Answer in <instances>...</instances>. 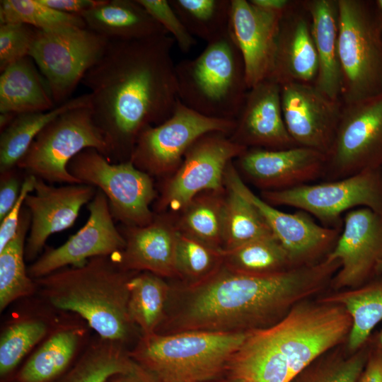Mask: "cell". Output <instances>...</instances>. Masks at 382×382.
Instances as JSON below:
<instances>
[{"mask_svg": "<svg viewBox=\"0 0 382 382\" xmlns=\"http://www.w3.org/2000/svg\"><path fill=\"white\" fill-rule=\"evenodd\" d=\"M382 168V95L344 105L323 181Z\"/></svg>", "mask_w": 382, "mask_h": 382, "instance_id": "cell-13", "label": "cell"}, {"mask_svg": "<svg viewBox=\"0 0 382 382\" xmlns=\"http://www.w3.org/2000/svg\"><path fill=\"white\" fill-rule=\"evenodd\" d=\"M248 149L226 134L212 132L199 137L163 185L158 209L180 212L197 195L224 190L228 165Z\"/></svg>", "mask_w": 382, "mask_h": 382, "instance_id": "cell-14", "label": "cell"}, {"mask_svg": "<svg viewBox=\"0 0 382 382\" xmlns=\"http://www.w3.org/2000/svg\"><path fill=\"white\" fill-rule=\"evenodd\" d=\"M376 1H377V4H378L381 12H382V0H376Z\"/></svg>", "mask_w": 382, "mask_h": 382, "instance_id": "cell-53", "label": "cell"}, {"mask_svg": "<svg viewBox=\"0 0 382 382\" xmlns=\"http://www.w3.org/2000/svg\"><path fill=\"white\" fill-rule=\"evenodd\" d=\"M260 197L273 207H294L325 227L342 229L343 216L350 210L367 207L382 215V168L288 190L262 191Z\"/></svg>", "mask_w": 382, "mask_h": 382, "instance_id": "cell-10", "label": "cell"}, {"mask_svg": "<svg viewBox=\"0 0 382 382\" xmlns=\"http://www.w3.org/2000/svg\"><path fill=\"white\" fill-rule=\"evenodd\" d=\"M223 263L233 271L253 275L272 274L293 268L286 250L272 234L223 251Z\"/></svg>", "mask_w": 382, "mask_h": 382, "instance_id": "cell-35", "label": "cell"}, {"mask_svg": "<svg viewBox=\"0 0 382 382\" xmlns=\"http://www.w3.org/2000/svg\"><path fill=\"white\" fill-rule=\"evenodd\" d=\"M96 191L83 183L56 187L36 177L34 193L28 195L24 202L30 215L25 260H33L52 234L72 226L81 207L92 200Z\"/></svg>", "mask_w": 382, "mask_h": 382, "instance_id": "cell-20", "label": "cell"}, {"mask_svg": "<svg viewBox=\"0 0 382 382\" xmlns=\"http://www.w3.org/2000/svg\"><path fill=\"white\" fill-rule=\"evenodd\" d=\"M8 23L26 24L40 30L86 27L81 16L59 11L39 0H1L0 23Z\"/></svg>", "mask_w": 382, "mask_h": 382, "instance_id": "cell-39", "label": "cell"}, {"mask_svg": "<svg viewBox=\"0 0 382 382\" xmlns=\"http://www.w3.org/2000/svg\"><path fill=\"white\" fill-rule=\"evenodd\" d=\"M188 32L208 43L229 30L231 0H168Z\"/></svg>", "mask_w": 382, "mask_h": 382, "instance_id": "cell-38", "label": "cell"}, {"mask_svg": "<svg viewBox=\"0 0 382 382\" xmlns=\"http://www.w3.org/2000/svg\"><path fill=\"white\" fill-rule=\"evenodd\" d=\"M87 149L97 150L110 161L109 145L91 108H74L43 128L17 167L47 183L82 184L69 173L68 165Z\"/></svg>", "mask_w": 382, "mask_h": 382, "instance_id": "cell-8", "label": "cell"}, {"mask_svg": "<svg viewBox=\"0 0 382 382\" xmlns=\"http://www.w3.org/2000/svg\"><path fill=\"white\" fill-rule=\"evenodd\" d=\"M236 120L202 115L178 101L173 114L139 135L129 161L149 175L171 173L181 164L190 147L202 136L219 132L230 136Z\"/></svg>", "mask_w": 382, "mask_h": 382, "instance_id": "cell-12", "label": "cell"}, {"mask_svg": "<svg viewBox=\"0 0 382 382\" xmlns=\"http://www.w3.org/2000/svg\"><path fill=\"white\" fill-rule=\"evenodd\" d=\"M378 274L379 275H382V261L381 262L378 267Z\"/></svg>", "mask_w": 382, "mask_h": 382, "instance_id": "cell-54", "label": "cell"}, {"mask_svg": "<svg viewBox=\"0 0 382 382\" xmlns=\"http://www.w3.org/2000/svg\"><path fill=\"white\" fill-rule=\"evenodd\" d=\"M37 29L23 23H0V71L29 56Z\"/></svg>", "mask_w": 382, "mask_h": 382, "instance_id": "cell-42", "label": "cell"}, {"mask_svg": "<svg viewBox=\"0 0 382 382\" xmlns=\"http://www.w3.org/2000/svg\"><path fill=\"white\" fill-rule=\"evenodd\" d=\"M106 382H160L152 374L141 367L139 364L132 370L115 374Z\"/></svg>", "mask_w": 382, "mask_h": 382, "instance_id": "cell-48", "label": "cell"}, {"mask_svg": "<svg viewBox=\"0 0 382 382\" xmlns=\"http://www.w3.org/2000/svg\"><path fill=\"white\" fill-rule=\"evenodd\" d=\"M16 167L0 173V221L13 208L20 195L25 176Z\"/></svg>", "mask_w": 382, "mask_h": 382, "instance_id": "cell-45", "label": "cell"}, {"mask_svg": "<svg viewBox=\"0 0 382 382\" xmlns=\"http://www.w3.org/2000/svg\"><path fill=\"white\" fill-rule=\"evenodd\" d=\"M246 332L183 331L141 335L131 357L160 382H207L226 374Z\"/></svg>", "mask_w": 382, "mask_h": 382, "instance_id": "cell-5", "label": "cell"}, {"mask_svg": "<svg viewBox=\"0 0 382 382\" xmlns=\"http://www.w3.org/2000/svg\"><path fill=\"white\" fill-rule=\"evenodd\" d=\"M342 306L352 319L346 342L350 352L361 347L382 321V275L357 288L334 291L318 299Z\"/></svg>", "mask_w": 382, "mask_h": 382, "instance_id": "cell-28", "label": "cell"}, {"mask_svg": "<svg viewBox=\"0 0 382 382\" xmlns=\"http://www.w3.org/2000/svg\"><path fill=\"white\" fill-rule=\"evenodd\" d=\"M179 100L208 117L236 120L249 90L241 53L230 30L195 58L175 64Z\"/></svg>", "mask_w": 382, "mask_h": 382, "instance_id": "cell-6", "label": "cell"}, {"mask_svg": "<svg viewBox=\"0 0 382 382\" xmlns=\"http://www.w3.org/2000/svg\"><path fill=\"white\" fill-rule=\"evenodd\" d=\"M108 42L87 27L37 30L29 57L45 78L56 105L71 99Z\"/></svg>", "mask_w": 382, "mask_h": 382, "instance_id": "cell-11", "label": "cell"}, {"mask_svg": "<svg viewBox=\"0 0 382 382\" xmlns=\"http://www.w3.org/2000/svg\"><path fill=\"white\" fill-rule=\"evenodd\" d=\"M223 251L272 234L257 207L233 188L226 185Z\"/></svg>", "mask_w": 382, "mask_h": 382, "instance_id": "cell-37", "label": "cell"}, {"mask_svg": "<svg viewBox=\"0 0 382 382\" xmlns=\"http://www.w3.org/2000/svg\"><path fill=\"white\" fill-rule=\"evenodd\" d=\"M235 160L254 185L262 191H277L322 180L326 155L299 146L284 149L248 148Z\"/></svg>", "mask_w": 382, "mask_h": 382, "instance_id": "cell-19", "label": "cell"}, {"mask_svg": "<svg viewBox=\"0 0 382 382\" xmlns=\"http://www.w3.org/2000/svg\"><path fill=\"white\" fill-rule=\"evenodd\" d=\"M77 328H64L52 334L28 359L18 374L19 382H52L72 361L82 339Z\"/></svg>", "mask_w": 382, "mask_h": 382, "instance_id": "cell-32", "label": "cell"}, {"mask_svg": "<svg viewBox=\"0 0 382 382\" xmlns=\"http://www.w3.org/2000/svg\"><path fill=\"white\" fill-rule=\"evenodd\" d=\"M223 265V252L214 250L178 231L175 250L177 277L187 285L198 283Z\"/></svg>", "mask_w": 382, "mask_h": 382, "instance_id": "cell-40", "label": "cell"}, {"mask_svg": "<svg viewBox=\"0 0 382 382\" xmlns=\"http://www.w3.org/2000/svg\"><path fill=\"white\" fill-rule=\"evenodd\" d=\"M375 345L382 350V328L376 334H372Z\"/></svg>", "mask_w": 382, "mask_h": 382, "instance_id": "cell-51", "label": "cell"}, {"mask_svg": "<svg viewBox=\"0 0 382 382\" xmlns=\"http://www.w3.org/2000/svg\"><path fill=\"white\" fill-rule=\"evenodd\" d=\"M56 106L45 78L29 56L1 72V113L46 112Z\"/></svg>", "mask_w": 382, "mask_h": 382, "instance_id": "cell-27", "label": "cell"}, {"mask_svg": "<svg viewBox=\"0 0 382 382\" xmlns=\"http://www.w3.org/2000/svg\"><path fill=\"white\" fill-rule=\"evenodd\" d=\"M175 43L168 34L135 40H109L86 72L91 110L110 150V161H129L146 127L167 120L178 101Z\"/></svg>", "mask_w": 382, "mask_h": 382, "instance_id": "cell-1", "label": "cell"}, {"mask_svg": "<svg viewBox=\"0 0 382 382\" xmlns=\"http://www.w3.org/2000/svg\"><path fill=\"white\" fill-rule=\"evenodd\" d=\"M89 93L79 96L46 112L18 114L0 136V173L17 167L37 134L63 112L90 107Z\"/></svg>", "mask_w": 382, "mask_h": 382, "instance_id": "cell-29", "label": "cell"}, {"mask_svg": "<svg viewBox=\"0 0 382 382\" xmlns=\"http://www.w3.org/2000/svg\"><path fill=\"white\" fill-rule=\"evenodd\" d=\"M17 114L13 112H2L0 114V129L1 132L6 128L16 117Z\"/></svg>", "mask_w": 382, "mask_h": 382, "instance_id": "cell-50", "label": "cell"}, {"mask_svg": "<svg viewBox=\"0 0 382 382\" xmlns=\"http://www.w3.org/2000/svg\"><path fill=\"white\" fill-rule=\"evenodd\" d=\"M205 191L180 211L177 231L214 250L222 251L225 191Z\"/></svg>", "mask_w": 382, "mask_h": 382, "instance_id": "cell-31", "label": "cell"}, {"mask_svg": "<svg viewBox=\"0 0 382 382\" xmlns=\"http://www.w3.org/2000/svg\"><path fill=\"white\" fill-rule=\"evenodd\" d=\"M68 170L81 183L102 191L113 219L124 226H143L153 221L150 205L156 192L152 178L129 160L112 163L97 150L87 149L71 160Z\"/></svg>", "mask_w": 382, "mask_h": 382, "instance_id": "cell-9", "label": "cell"}, {"mask_svg": "<svg viewBox=\"0 0 382 382\" xmlns=\"http://www.w3.org/2000/svg\"><path fill=\"white\" fill-rule=\"evenodd\" d=\"M256 7L274 13L283 15L294 0H249Z\"/></svg>", "mask_w": 382, "mask_h": 382, "instance_id": "cell-49", "label": "cell"}, {"mask_svg": "<svg viewBox=\"0 0 382 382\" xmlns=\"http://www.w3.org/2000/svg\"><path fill=\"white\" fill-rule=\"evenodd\" d=\"M135 272L122 269L112 256L96 257L35 282L54 308L79 314L100 337L124 344L137 327L127 310L128 282Z\"/></svg>", "mask_w": 382, "mask_h": 382, "instance_id": "cell-4", "label": "cell"}, {"mask_svg": "<svg viewBox=\"0 0 382 382\" xmlns=\"http://www.w3.org/2000/svg\"><path fill=\"white\" fill-rule=\"evenodd\" d=\"M42 4L59 11L80 16L96 7L103 0H39Z\"/></svg>", "mask_w": 382, "mask_h": 382, "instance_id": "cell-46", "label": "cell"}, {"mask_svg": "<svg viewBox=\"0 0 382 382\" xmlns=\"http://www.w3.org/2000/svg\"><path fill=\"white\" fill-rule=\"evenodd\" d=\"M207 382H241V381L236 379L226 377V378L217 379V380L207 381Z\"/></svg>", "mask_w": 382, "mask_h": 382, "instance_id": "cell-52", "label": "cell"}, {"mask_svg": "<svg viewBox=\"0 0 382 382\" xmlns=\"http://www.w3.org/2000/svg\"><path fill=\"white\" fill-rule=\"evenodd\" d=\"M224 185L236 190L257 207L272 235L286 250L293 267L317 263L334 247L342 229L318 224L303 211L287 213L270 205L245 185L233 162L226 168Z\"/></svg>", "mask_w": 382, "mask_h": 382, "instance_id": "cell-15", "label": "cell"}, {"mask_svg": "<svg viewBox=\"0 0 382 382\" xmlns=\"http://www.w3.org/2000/svg\"><path fill=\"white\" fill-rule=\"evenodd\" d=\"M311 299L279 322L247 332L226 377L241 382H291L318 357L347 342L352 319L341 305Z\"/></svg>", "mask_w": 382, "mask_h": 382, "instance_id": "cell-3", "label": "cell"}, {"mask_svg": "<svg viewBox=\"0 0 382 382\" xmlns=\"http://www.w3.org/2000/svg\"><path fill=\"white\" fill-rule=\"evenodd\" d=\"M340 266L339 261L325 257L275 274L253 275L233 271L223 263L198 283L171 287L163 334L246 332L270 327L297 303L330 287Z\"/></svg>", "mask_w": 382, "mask_h": 382, "instance_id": "cell-2", "label": "cell"}, {"mask_svg": "<svg viewBox=\"0 0 382 382\" xmlns=\"http://www.w3.org/2000/svg\"><path fill=\"white\" fill-rule=\"evenodd\" d=\"M137 364L123 343L100 337L57 382H106L110 376L129 371Z\"/></svg>", "mask_w": 382, "mask_h": 382, "instance_id": "cell-34", "label": "cell"}, {"mask_svg": "<svg viewBox=\"0 0 382 382\" xmlns=\"http://www.w3.org/2000/svg\"><path fill=\"white\" fill-rule=\"evenodd\" d=\"M229 138L246 148L284 149L297 146L284 123L280 84L268 78L248 90Z\"/></svg>", "mask_w": 382, "mask_h": 382, "instance_id": "cell-21", "label": "cell"}, {"mask_svg": "<svg viewBox=\"0 0 382 382\" xmlns=\"http://www.w3.org/2000/svg\"><path fill=\"white\" fill-rule=\"evenodd\" d=\"M128 289L130 320L141 335L156 332L166 317L171 286L155 274L137 272L129 280Z\"/></svg>", "mask_w": 382, "mask_h": 382, "instance_id": "cell-30", "label": "cell"}, {"mask_svg": "<svg viewBox=\"0 0 382 382\" xmlns=\"http://www.w3.org/2000/svg\"><path fill=\"white\" fill-rule=\"evenodd\" d=\"M344 105L382 95V12L376 0H337Z\"/></svg>", "mask_w": 382, "mask_h": 382, "instance_id": "cell-7", "label": "cell"}, {"mask_svg": "<svg viewBox=\"0 0 382 382\" xmlns=\"http://www.w3.org/2000/svg\"><path fill=\"white\" fill-rule=\"evenodd\" d=\"M281 103L287 131L297 146L325 155L333 143L343 103L332 99L314 85H281Z\"/></svg>", "mask_w": 382, "mask_h": 382, "instance_id": "cell-18", "label": "cell"}, {"mask_svg": "<svg viewBox=\"0 0 382 382\" xmlns=\"http://www.w3.org/2000/svg\"><path fill=\"white\" fill-rule=\"evenodd\" d=\"M89 216L64 244L49 248L28 268L34 280L66 267H79L96 257L120 253L125 241L115 225L106 196L99 190L88 204Z\"/></svg>", "mask_w": 382, "mask_h": 382, "instance_id": "cell-17", "label": "cell"}, {"mask_svg": "<svg viewBox=\"0 0 382 382\" xmlns=\"http://www.w3.org/2000/svg\"><path fill=\"white\" fill-rule=\"evenodd\" d=\"M35 180V175L25 173L18 200L8 214L0 221V251L15 236L25 199L28 195L34 191Z\"/></svg>", "mask_w": 382, "mask_h": 382, "instance_id": "cell-44", "label": "cell"}, {"mask_svg": "<svg viewBox=\"0 0 382 382\" xmlns=\"http://www.w3.org/2000/svg\"><path fill=\"white\" fill-rule=\"evenodd\" d=\"M326 257L340 264L330 285L334 291L357 288L381 276L382 215L367 207L345 213L339 237Z\"/></svg>", "mask_w": 382, "mask_h": 382, "instance_id": "cell-16", "label": "cell"}, {"mask_svg": "<svg viewBox=\"0 0 382 382\" xmlns=\"http://www.w3.org/2000/svg\"><path fill=\"white\" fill-rule=\"evenodd\" d=\"M30 215L23 206L15 236L0 251V310L16 299L33 294L37 284L28 273L25 265L26 236Z\"/></svg>", "mask_w": 382, "mask_h": 382, "instance_id": "cell-33", "label": "cell"}, {"mask_svg": "<svg viewBox=\"0 0 382 382\" xmlns=\"http://www.w3.org/2000/svg\"><path fill=\"white\" fill-rule=\"evenodd\" d=\"M47 323L37 318L17 321L1 334L0 339V375L10 374L25 354L46 335Z\"/></svg>", "mask_w": 382, "mask_h": 382, "instance_id": "cell-41", "label": "cell"}, {"mask_svg": "<svg viewBox=\"0 0 382 382\" xmlns=\"http://www.w3.org/2000/svg\"><path fill=\"white\" fill-rule=\"evenodd\" d=\"M342 345L318 357L291 382H357L374 345L372 335L355 352Z\"/></svg>", "mask_w": 382, "mask_h": 382, "instance_id": "cell-36", "label": "cell"}, {"mask_svg": "<svg viewBox=\"0 0 382 382\" xmlns=\"http://www.w3.org/2000/svg\"><path fill=\"white\" fill-rule=\"evenodd\" d=\"M357 382H382V350L375 345L374 342Z\"/></svg>", "mask_w": 382, "mask_h": 382, "instance_id": "cell-47", "label": "cell"}, {"mask_svg": "<svg viewBox=\"0 0 382 382\" xmlns=\"http://www.w3.org/2000/svg\"><path fill=\"white\" fill-rule=\"evenodd\" d=\"M281 17L249 0H231L229 28L243 59L249 89L272 74Z\"/></svg>", "mask_w": 382, "mask_h": 382, "instance_id": "cell-23", "label": "cell"}, {"mask_svg": "<svg viewBox=\"0 0 382 382\" xmlns=\"http://www.w3.org/2000/svg\"><path fill=\"white\" fill-rule=\"evenodd\" d=\"M318 72L311 15L305 0H294L280 18L273 69L269 78L280 85H314Z\"/></svg>", "mask_w": 382, "mask_h": 382, "instance_id": "cell-22", "label": "cell"}, {"mask_svg": "<svg viewBox=\"0 0 382 382\" xmlns=\"http://www.w3.org/2000/svg\"><path fill=\"white\" fill-rule=\"evenodd\" d=\"M166 32L174 39L181 52L186 53L196 44L168 0H137Z\"/></svg>", "mask_w": 382, "mask_h": 382, "instance_id": "cell-43", "label": "cell"}, {"mask_svg": "<svg viewBox=\"0 0 382 382\" xmlns=\"http://www.w3.org/2000/svg\"><path fill=\"white\" fill-rule=\"evenodd\" d=\"M119 230L125 245L120 253L112 257L122 269L149 272L163 278L177 277L178 231L166 219L155 216L147 225L124 226Z\"/></svg>", "mask_w": 382, "mask_h": 382, "instance_id": "cell-24", "label": "cell"}, {"mask_svg": "<svg viewBox=\"0 0 382 382\" xmlns=\"http://www.w3.org/2000/svg\"><path fill=\"white\" fill-rule=\"evenodd\" d=\"M305 3L311 18L318 59V72L314 86L329 98L341 100L337 0H305Z\"/></svg>", "mask_w": 382, "mask_h": 382, "instance_id": "cell-26", "label": "cell"}, {"mask_svg": "<svg viewBox=\"0 0 382 382\" xmlns=\"http://www.w3.org/2000/svg\"><path fill=\"white\" fill-rule=\"evenodd\" d=\"M81 16L88 28L109 40H135L168 34L137 0H103Z\"/></svg>", "mask_w": 382, "mask_h": 382, "instance_id": "cell-25", "label": "cell"}]
</instances>
